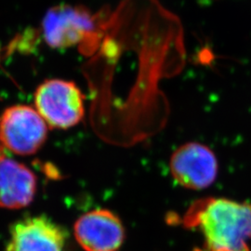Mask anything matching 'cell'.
Instances as JSON below:
<instances>
[{
    "label": "cell",
    "instance_id": "obj_1",
    "mask_svg": "<svg viewBox=\"0 0 251 251\" xmlns=\"http://www.w3.org/2000/svg\"><path fill=\"white\" fill-rule=\"evenodd\" d=\"M183 225L198 230L205 251H251V204L226 198L201 199L189 207Z\"/></svg>",
    "mask_w": 251,
    "mask_h": 251
},
{
    "label": "cell",
    "instance_id": "obj_2",
    "mask_svg": "<svg viewBox=\"0 0 251 251\" xmlns=\"http://www.w3.org/2000/svg\"><path fill=\"white\" fill-rule=\"evenodd\" d=\"M84 95L72 81L49 79L35 92L36 111L52 128L67 129L79 124L85 115Z\"/></svg>",
    "mask_w": 251,
    "mask_h": 251
},
{
    "label": "cell",
    "instance_id": "obj_3",
    "mask_svg": "<svg viewBox=\"0 0 251 251\" xmlns=\"http://www.w3.org/2000/svg\"><path fill=\"white\" fill-rule=\"evenodd\" d=\"M48 124L35 108L14 105L0 117V143L19 155L36 153L46 143Z\"/></svg>",
    "mask_w": 251,
    "mask_h": 251
},
{
    "label": "cell",
    "instance_id": "obj_4",
    "mask_svg": "<svg viewBox=\"0 0 251 251\" xmlns=\"http://www.w3.org/2000/svg\"><path fill=\"white\" fill-rule=\"evenodd\" d=\"M97 20L82 6L59 5L49 9L42 22L46 43L52 49H67L92 36Z\"/></svg>",
    "mask_w": 251,
    "mask_h": 251
},
{
    "label": "cell",
    "instance_id": "obj_5",
    "mask_svg": "<svg viewBox=\"0 0 251 251\" xmlns=\"http://www.w3.org/2000/svg\"><path fill=\"white\" fill-rule=\"evenodd\" d=\"M170 169L173 179L180 186L203 190L215 181L219 166L210 148L199 143H188L173 152Z\"/></svg>",
    "mask_w": 251,
    "mask_h": 251
},
{
    "label": "cell",
    "instance_id": "obj_6",
    "mask_svg": "<svg viewBox=\"0 0 251 251\" xmlns=\"http://www.w3.org/2000/svg\"><path fill=\"white\" fill-rule=\"evenodd\" d=\"M67 233L46 216L25 217L10 226L5 251H64Z\"/></svg>",
    "mask_w": 251,
    "mask_h": 251
},
{
    "label": "cell",
    "instance_id": "obj_7",
    "mask_svg": "<svg viewBox=\"0 0 251 251\" xmlns=\"http://www.w3.org/2000/svg\"><path fill=\"white\" fill-rule=\"evenodd\" d=\"M74 232L76 241L86 251H118L125 240V229L120 219L104 208L79 217Z\"/></svg>",
    "mask_w": 251,
    "mask_h": 251
},
{
    "label": "cell",
    "instance_id": "obj_8",
    "mask_svg": "<svg viewBox=\"0 0 251 251\" xmlns=\"http://www.w3.org/2000/svg\"><path fill=\"white\" fill-rule=\"evenodd\" d=\"M37 178L25 165L0 158V206L19 209L29 206L36 196Z\"/></svg>",
    "mask_w": 251,
    "mask_h": 251
}]
</instances>
